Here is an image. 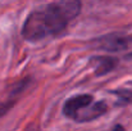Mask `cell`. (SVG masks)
I'll return each instance as SVG.
<instances>
[{
	"instance_id": "cell-4",
	"label": "cell",
	"mask_w": 132,
	"mask_h": 131,
	"mask_svg": "<svg viewBox=\"0 0 132 131\" xmlns=\"http://www.w3.org/2000/svg\"><path fill=\"white\" fill-rule=\"evenodd\" d=\"M108 111V104L104 100H96L94 103H91L90 105L85 107L84 109H81L75 117L73 121L78 122V124H85L96 120L97 117L105 114Z\"/></svg>"
},
{
	"instance_id": "cell-2",
	"label": "cell",
	"mask_w": 132,
	"mask_h": 131,
	"mask_svg": "<svg viewBox=\"0 0 132 131\" xmlns=\"http://www.w3.org/2000/svg\"><path fill=\"white\" fill-rule=\"evenodd\" d=\"M132 44V36L131 35H123V34H110L105 35L95 41V45L99 49L117 53L128 49V46Z\"/></svg>"
},
{
	"instance_id": "cell-8",
	"label": "cell",
	"mask_w": 132,
	"mask_h": 131,
	"mask_svg": "<svg viewBox=\"0 0 132 131\" xmlns=\"http://www.w3.org/2000/svg\"><path fill=\"white\" fill-rule=\"evenodd\" d=\"M24 131H40V126L36 122H32L24 129Z\"/></svg>"
},
{
	"instance_id": "cell-7",
	"label": "cell",
	"mask_w": 132,
	"mask_h": 131,
	"mask_svg": "<svg viewBox=\"0 0 132 131\" xmlns=\"http://www.w3.org/2000/svg\"><path fill=\"white\" fill-rule=\"evenodd\" d=\"M15 104V100L14 99H9V100H5V102H1L0 103V117L5 116Z\"/></svg>"
},
{
	"instance_id": "cell-5",
	"label": "cell",
	"mask_w": 132,
	"mask_h": 131,
	"mask_svg": "<svg viewBox=\"0 0 132 131\" xmlns=\"http://www.w3.org/2000/svg\"><path fill=\"white\" fill-rule=\"evenodd\" d=\"M119 59L112 55H94L88 59V64L92 67L95 76H104L117 68Z\"/></svg>"
},
{
	"instance_id": "cell-6",
	"label": "cell",
	"mask_w": 132,
	"mask_h": 131,
	"mask_svg": "<svg viewBox=\"0 0 132 131\" xmlns=\"http://www.w3.org/2000/svg\"><path fill=\"white\" fill-rule=\"evenodd\" d=\"M112 94L117 96V104H118V105H127V104H131L132 103V91L131 90L121 89V90H114V91H112Z\"/></svg>"
},
{
	"instance_id": "cell-3",
	"label": "cell",
	"mask_w": 132,
	"mask_h": 131,
	"mask_svg": "<svg viewBox=\"0 0 132 131\" xmlns=\"http://www.w3.org/2000/svg\"><path fill=\"white\" fill-rule=\"evenodd\" d=\"M94 96L90 94H78V95H73L71 98H68L64 104H63V114L69 118L73 120V117L85 107L90 105L91 103H94Z\"/></svg>"
},
{
	"instance_id": "cell-9",
	"label": "cell",
	"mask_w": 132,
	"mask_h": 131,
	"mask_svg": "<svg viewBox=\"0 0 132 131\" xmlns=\"http://www.w3.org/2000/svg\"><path fill=\"white\" fill-rule=\"evenodd\" d=\"M112 131H126V129H125L122 125H119V124H118V125H116V126L113 127V130Z\"/></svg>"
},
{
	"instance_id": "cell-1",
	"label": "cell",
	"mask_w": 132,
	"mask_h": 131,
	"mask_svg": "<svg viewBox=\"0 0 132 131\" xmlns=\"http://www.w3.org/2000/svg\"><path fill=\"white\" fill-rule=\"evenodd\" d=\"M81 1H54L34 9L22 26V36L28 41H39L60 35L81 13Z\"/></svg>"
}]
</instances>
